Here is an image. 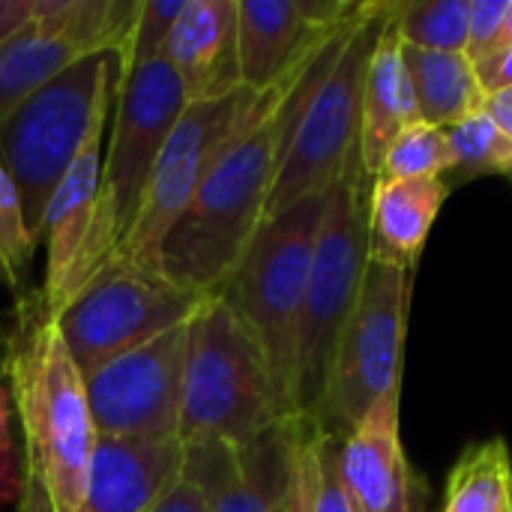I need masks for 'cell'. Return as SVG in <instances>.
I'll return each instance as SVG.
<instances>
[{
	"instance_id": "6da1fadb",
	"label": "cell",
	"mask_w": 512,
	"mask_h": 512,
	"mask_svg": "<svg viewBox=\"0 0 512 512\" xmlns=\"http://www.w3.org/2000/svg\"><path fill=\"white\" fill-rule=\"evenodd\" d=\"M360 12L342 24L288 84L261 93L243 129L225 144L192 204L162 240L159 270L171 282L195 294L216 297L267 216V201L291 126L297 123L312 90L336 63Z\"/></svg>"
},
{
	"instance_id": "7a4b0ae2",
	"label": "cell",
	"mask_w": 512,
	"mask_h": 512,
	"mask_svg": "<svg viewBox=\"0 0 512 512\" xmlns=\"http://www.w3.org/2000/svg\"><path fill=\"white\" fill-rule=\"evenodd\" d=\"M0 345V372L24 432L18 512H81L96 432L84 378L42 291L15 300Z\"/></svg>"
},
{
	"instance_id": "3957f363",
	"label": "cell",
	"mask_w": 512,
	"mask_h": 512,
	"mask_svg": "<svg viewBox=\"0 0 512 512\" xmlns=\"http://www.w3.org/2000/svg\"><path fill=\"white\" fill-rule=\"evenodd\" d=\"M288 417L294 414L249 330L219 297H207L189 321L177 438L246 444Z\"/></svg>"
},
{
	"instance_id": "277c9868",
	"label": "cell",
	"mask_w": 512,
	"mask_h": 512,
	"mask_svg": "<svg viewBox=\"0 0 512 512\" xmlns=\"http://www.w3.org/2000/svg\"><path fill=\"white\" fill-rule=\"evenodd\" d=\"M324 210L327 192L300 198L297 204L267 216L237 267L216 291V297L240 318L261 348L270 375L294 417L297 333Z\"/></svg>"
},
{
	"instance_id": "5b68a950",
	"label": "cell",
	"mask_w": 512,
	"mask_h": 512,
	"mask_svg": "<svg viewBox=\"0 0 512 512\" xmlns=\"http://www.w3.org/2000/svg\"><path fill=\"white\" fill-rule=\"evenodd\" d=\"M372 186L375 180L366 177L357 159L327 192L297 333L294 411L303 420H315L327 396L333 357L366 279Z\"/></svg>"
},
{
	"instance_id": "8992f818",
	"label": "cell",
	"mask_w": 512,
	"mask_h": 512,
	"mask_svg": "<svg viewBox=\"0 0 512 512\" xmlns=\"http://www.w3.org/2000/svg\"><path fill=\"white\" fill-rule=\"evenodd\" d=\"M117 81L120 60L114 54L84 57L0 123V165L18 189L24 225L36 243L42 240L45 207L93 123L108 114Z\"/></svg>"
},
{
	"instance_id": "52a82bcc",
	"label": "cell",
	"mask_w": 512,
	"mask_h": 512,
	"mask_svg": "<svg viewBox=\"0 0 512 512\" xmlns=\"http://www.w3.org/2000/svg\"><path fill=\"white\" fill-rule=\"evenodd\" d=\"M390 9L393 3L363 6L336 63L306 99L288 135V147L267 201V216L297 204L300 198L330 192L360 159L363 90Z\"/></svg>"
},
{
	"instance_id": "ba28073f",
	"label": "cell",
	"mask_w": 512,
	"mask_h": 512,
	"mask_svg": "<svg viewBox=\"0 0 512 512\" xmlns=\"http://www.w3.org/2000/svg\"><path fill=\"white\" fill-rule=\"evenodd\" d=\"M204 300V294L171 282L165 273L114 255L54 312V324L72 363L87 375L111 357L186 324Z\"/></svg>"
},
{
	"instance_id": "9c48e42d",
	"label": "cell",
	"mask_w": 512,
	"mask_h": 512,
	"mask_svg": "<svg viewBox=\"0 0 512 512\" xmlns=\"http://www.w3.org/2000/svg\"><path fill=\"white\" fill-rule=\"evenodd\" d=\"M411 285L414 273L369 261L357 306L333 357L327 396L315 420H309L321 432L345 438L381 396L402 390Z\"/></svg>"
},
{
	"instance_id": "30bf717a",
	"label": "cell",
	"mask_w": 512,
	"mask_h": 512,
	"mask_svg": "<svg viewBox=\"0 0 512 512\" xmlns=\"http://www.w3.org/2000/svg\"><path fill=\"white\" fill-rule=\"evenodd\" d=\"M258 99L261 93L237 87L228 96L210 102H189L183 108L153 165V174L141 198V210L114 255L138 267L159 270L162 240L183 216V210L192 204L213 162L219 159L225 144L243 129Z\"/></svg>"
},
{
	"instance_id": "8fae6325",
	"label": "cell",
	"mask_w": 512,
	"mask_h": 512,
	"mask_svg": "<svg viewBox=\"0 0 512 512\" xmlns=\"http://www.w3.org/2000/svg\"><path fill=\"white\" fill-rule=\"evenodd\" d=\"M186 105L183 84L165 54L132 66L117 81L114 132L99 189V222L114 252L141 210L153 165Z\"/></svg>"
},
{
	"instance_id": "7c38bea8",
	"label": "cell",
	"mask_w": 512,
	"mask_h": 512,
	"mask_svg": "<svg viewBox=\"0 0 512 512\" xmlns=\"http://www.w3.org/2000/svg\"><path fill=\"white\" fill-rule=\"evenodd\" d=\"M189 321L81 375L99 438L177 435Z\"/></svg>"
},
{
	"instance_id": "4fadbf2b",
	"label": "cell",
	"mask_w": 512,
	"mask_h": 512,
	"mask_svg": "<svg viewBox=\"0 0 512 512\" xmlns=\"http://www.w3.org/2000/svg\"><path fill=\"white\" fill-rule=\"evenodd\" d=\"M105 120L108 114L93 123L72 168L45 207L42 240L48 243V267L42 300L51 315L60 312L93 279V273L114 258V246L99 222Z\"/></svg>"
},
{
	"instance_id": "5bb4252c",
	"label": "cell",
	"mask_w": 512,
	"mask_h": 512,
	"mask_svg": "<svg viewBox=\"0 0 512 512\" xmlns=\"http://www.w3.org/2000/svg\"><path fill=\"white\" fill-rule=\"evenodd\" d=\"M306 420L288 417L246 444H183V474L201 483L210 512H285L300 462Z\"/></svg>"
},
{
	"instance_id": "9a60e30c",
	"label": "cell",
	"mask_w": 512,
	"mask_h": 512,
	"mask_svg": "<svg viewBox=\"0 0 512 512\" xmlns=\"http://www.w3.org/2000/svg\"><path fill=\"white\" fill-rule=\"evenodd\" d=\"M399 393L381 396L342 438L339 468L360 512H426L429 486L411 468L399 435Z\"/></svg>"
},
{
	"instance_id": "2e32d148",
	"label": "cell",
	"mask_w": 512,
	"mask_h": 512,
	"mask_svg": "<svg viewBox=\"0 0 512 512\" xmlns=\"http://www.w3.org/2000/svg\"><path fill=\"white\" fill-rule=\"evenodd\" d=\"M186 447L174 438H99L81 512H150L180 480Z\"/></svg>"
},
{
	"instance_id": "e0dca14e",
	"label": "cell",
	"mask_w": 512,
	"mask_h": 512,
	"mask_svg": "<svg viewBox=\"0 0 512 512\" xmlns=\"http://www.w3.org/2000/svg\"><path fill=\"white\" fill-rule=\"evenodd\" d=\"M339 27L315 24L303 0H240V84L252 93L288 84Z\"/></svg>"
},
{
	"instance_id": "ac0fdd59",
	"label": "cell",
	"mask_w": 512,
	"mask_h": 512,
	"mask_svg": "<svg viewBox=\"0 0 512 512\" xmlns=\"http://www.w3.org/2000/svg\"><path fill=\"white\" fill-rule=\"evenodd\" d=\"M186 102H210L240 84V0H186L165 45Z\"/></svg>"
},
{
	"instance_id": "d6986e66",
	"label": "cell",
	"mask_w": 512,
	"mask_h": 512,
	"mask_svg": "<svg viewBox=\"0 0 512 512\" xmlns=\"http://www.w3.org/2000/svg\"><path fill=\"white\" fill-rule=\"evenodd\" d=\"M450 192L441 177L375 180L369 198V261L414 273Z\"/></svg>"
},
{
	"instance_id": "ffe728a7",
	"label": "cell",
	"mask_w": 512,
	"mask_h": 512,
	"mask_svg": "<svg viewBox=\"0 0 512 512\" xmlns=\"http://www.w3.org/2000/svg\"><path fill=\"white\" fill-rule=\"evenodd\" d=\"M420 123L414 87L402 57V39L393 27V9L384 33L375 45L366 90H363V129H360V165L366 177L381 174L387 147L408 129Z\"/></svg>"
},
{
	"instance_id": "44dd1931",
	"label": "cell",
	"mask_w": 512,
	"mask_h": 512,
	"mask_svg": "<svg viewBox=\"0 0 512 512\" xmlns=\"http://www.w3.org/2000/svg\"><path fill=\"white\" fill-rule=\"evenodd\" d=\"M408 78L414 87L420 123L450 129L486 108V90L477 66L462 51H423L402 45Z\"/></svg>"
},
{
	"instance_id": "7402d4cb",
	"label": "cell",
	"mask_w": 512,
	"mask_h": 512,
	"mask_svg": "<svg viewBox=\"0 0 512 512\" xmlns=\"http://www.w3.org/2000/svg\"><path fill=\"white\" fill-rule=\"evenodd\" d=\"M87 54L54 33L27 27L18 36L0 42V123L18 111L36 90L54 81L63 69L84 60Z\"/></svg>"
},
{
	"instance_id": "603a6c76",
	"label": "cell",
	"mask_w": 512,
	"mask_h": 512,
	"mask_svg": "<svg viewBox=\"0 0 512 512\" xmlns=\"http://www.w3.org/2000/svg\"><path fill=\"white\" fill-rule=\"evenodd\" d=\"M510 498V450L504 438H492L462 453L447 483L444 512H507Z\"/></svg>"
},
{
	"instance_id": "cb8c5ba5",
	"label": "cell",
	"mask_w": 512,
	"mask_h": 512,
	"mask_svg": "<svg viewBox=\"0 0 512 512\" xmlns=\"http://www.w3.org/2000/svg\"><path fill=\"white\" fill-rule=\"evenodd\" d=\"M444 132H447V171L441 180L450 189L489 174H504V177L512 174V141L492 123L486 111H477Z\"/></svg>"
},
{
	"instance_id": "d4e9b609",
	"label": "cell",
	"mask_w": 512,
	"mask_h": 512,
	"mask_svg": "<svg viewBox=\"0 0 512 512\" xmlns=\"http://www.w3.org/2000/svg\"><path fill=\"white\" fill-rule=\"evenodd\" d=\"M471 0H411L393 3V27L402 45L423 51H462L468 48Z\"/></svg>"
},
{
	"instance_id": "484cf974",
	"label": "cell",
	"mask_w": 512,
	"mask_h": 512,
	"mask_svg": "<svg viewBox=\"0 0 512 512\" xmlns=\"http://www.w3.org/2000/svg\"><path fill=\"white\" fill-rule=\"evenodd\" d=\"M447 171V132L429 123L408 126L384 153L375 180H429Z\"/></svg>"
},
{
	"instance_id": "4316f807",
	"label": "cell",
	"mask_w": 512,
	"mask_h": 512,
	"mask_svg": "<svg viewBox=\"0 0 512 512\" xmlns=\"http://www.w3.org/2000/svg\"><path fill=\"white\" fill-rule=\"evenodd\" d=\"M33 252H36V240L24 225L18 189L9 171L0 165V279L15 291V297L27 294Z\"/></svg>"
},
{
	"instance_id": "83f0119b",
	"label": "cell",
	"mask_w": 512,
	"mask_h": 512,
	"mask_svg": "<svg viewBox=\"0 0 512 512\" xmlns=\"http://www.w3.org/2000/svg\"><path fill=\"white\" fill-rule=\"evenodd\" d=\"M342 435L312 426V512H360L339 468Z\"/></svg>"
},
{
	"instance_id": "f1b7e54d",
	"label": "cell",
	"mask_w": 512,
	"mask_h": 512,
	"mask_svg": "<svg viewBox=\"0 0 512 512\" xmlns=\"http://www.w3.org/2000/svg\"><path fill=\"white\" fill-rule=\"evenodd\" d=\"M183 3L186 0H144L141 3V15H138L135 33H132V45L126 51V60L120 63V78L132 66L156 60L165 54L168 36L174 30L177 15L183 12Z\"/></svg>"
},
{
	"instance_id": "f546056e",
	"label": "cell",
	"mask_w": 512,
	"mask_h": 512,
	"mask_svg": "<svg viewBox=\"0 0 512 512\" xmlns=\"http://www.w3.org/2000/svg\"><path fill=\"white\" fill-rule=\"evenodd\" d=\"M510 0H471V15H468V48L465 54L471 57L474 66H480L498 45L501 27L507 18Z\"/></svg>"
},
{
	"instance_id": "4dcf8cb0",
	"label": "cell",
	"mask_w": 512,
	"mask_h": 512,
	"mask_svg": "<svg viewBox=\"0 0 512 512\" xmlns=\"http://www.w3.org/2000/svg\"><path fill=\"white\" fill-rule=\"evenodd\" d=\"M9 411H12V399H9L6 381L0 378V507L18 504L21 498V468L15 462Z\"/></svg>"
},
{
	"instance_id": "1f68e13d",
	"label": "cell",
	"mask_w": 512,
	"mask_h": 512,
	"mask_svg": "<svg viewBox=\"0 0 512 512\" xmlns=\"http://www.w3.org/2000/svg\"><path fill=\"white\" fill-rule=\"evenodd\" d=\"M150 512H210V501H207V492L201 489V483L180 474V480L153 504Z\"/></svg>"
},
{
	"instance_id": "d6a6232c",
	"label": "cell",
	"mask_w": 512,
	"mask_h": 512,
	"mask_svg": "<svg viewBox=\"0 0 512 512\" xmlns=\"http://www.w3.org/2000/svg\"><path fill=\"white\" fill-rule=\"evenodd\" d=\"M285 512H312V423L306 420L303 444H300V462H297V480Z\"/></svg>"
},
{
	"instance_id": "836d02e7",
	"label": "cell",
	"mask_w": 512,
	"mask_h": 512,
	"mask_svg": "<svg viewBox=\"0 0 512 512\" xmlns=\"http://www.w3.org/2000/svg\"><path fill=\"white\" fill-rule=\"evenodd\" d=\"M477 75H480V84L489 93H498V90H510L512 87V45L495 51L489 60H483L477 66Z\"/></svg>"
},
{
	"instance_id": "e575fe53",
	"label": "cell",
	"mask_w": 512,
	"mask_h": 512,
	"mask_svg": "<svg viewBox=\"0 0 512 512\" xmlns=\"http://www.w3.org/2000/svg\"><path fill=\"white\" fill-rule=\"evenodd\" d=\"M33 24V0H0V42Z\"/></svg>"
},
{
	"instance_id": "d590c367",
	"label": "cell",
	"mask_w": 512,
	"mask_h": 512,
	"mask_svg": "<svg viewBox=\"0 0 512 512\" xmlns=\"http://www.w3.org/2000/svg\"><path fill=\"white\" fill-rule=\"evenodd\" d=\"M489 117H492V123L507 135L512 141V87L510 90H498V93H489V99H486V108H483Z\"/></svg>"
},
{
	"instance_id": "8d00e7d4",
	"label": "cell",
	"mask_w": 512,
	"mask_h": 512,
	"mask_svg": "<svg viewBox=\"0 0 512 512\" xmlns=\"http://www.w3.org/2000/svg\"><path fill=\"white\" fill-rule=\"evenodd\" d=\"M507 45H512V0H510V9H507V18H504V27H501V39H498V45H495V51H501V48H507ZM492 51V54H495ZM489 54V57H492ZM486 57V60H489Z\"/></svg>"
},
{
	"instance_id": "74e56055",
	"label": "cell",
	"mask_w": 512,
	"mask_h": 512,
	"mask_svg": "<svg viewBox=\"0 0 512 512\" xmlns=\"http://www.w3.org/2000/svg\"><path fill=\"white\" fill-rule=\"evenodd\" d=\"M507 512H512V498H510V510H507Z\"/></svg>"
},
{
	"instance_id": "f35d334b",
	"label": "cell",
	"mask_w": 512,
	"mask_h": 512,
	"mask_svg": "<svg viewBox=\"0 0 512 512\" xmlns=\"http://www.w3.org/2000/svg\"><path fill=\"white\" fill-rule=\"evenodd\" d=\"M510 183H512V174H510Z\"/></svg>"
}]
</instances>
